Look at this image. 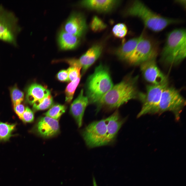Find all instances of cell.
<instances>
[{"label": "cell", "mask_w": 186, "mask_h": 186, "mask_svg": "<svg viewBox=\"0 0 186 186\" xmlns=\"http://www.w3.org/2000/svg\"><path fill=\"white\" fill-rule=\"evenodd\" d=\"M113 86L109 68L100 64L87 81L86 96L89 103L96 104Z\"/></svg>", "instance_id": "277c9868"}, {"label": "cell", "mask_w": 186, "mask_h": 186, "mask_svg": "<svg viewBox=\"0 0 186 186\" xmlns=\"http://www.w3.org/2000/svg\"><path fill=\"white\" fill-rule=\"evenodd\" d=\"M89 103L88 98L84 95L83 90L82 89L78 96L71 105L70 112L79 127L82 125L84 111Z\"/></svg>", "instance_id": "4fadbf2b"}, {"label": "cell", "mask_w": 186, "mask_h": 186, "mask_svg": "<svg viewBox=\"0 0 186 186\" xmlns=\"http://www.w3.org/2000/svg\"><path fill=\"white\" fill-rule=\"evenodd\" d=\"M80 38L63 29L60 31L58 35L57 41L59 47L63 50L74 49L80 43Z\"/></svg>", "instance_id": "e0dca14e"}, {"label": "cell", "mask_w": 186, "mask_h": 186, "mask_svg": "<svg viewBox=\"0 0 186 186\" xmlns=\"http://www.w3.org/2000/svg\"><path fill=\"white\" fill-rule=\"evenodd\" d=\"M82 135L86 144L89 148L107 145L105 119L90 123L83 130Z\"/></svg>", "instance_id": "ba28073f"}, {"label": "cell", "mask_w": 186, "mask_h": 186, "mask_svg": "<svg viewBox=\"0 0 186 186\" xmlns=\"http://www.w3.org/2000/svg\"><path fill=\"white\" fill-rule=\"evenodd\" d=\"M137 77L126 76L113 86L96 104L97 110L102 108L112 109L118 108L131 99L138 98Z\"/></svg>", "instance_id": "6da1fadb"}, {"label": "cell", "mask_w": 186, "mask_h": 186, "mask_svg": "<svg viewBox=\"0 0 186 186\" xmlns=\"http://www.w3.org/2000/svg\"><path fill=\"white\" fill-rule=\"evenodd\" d=\"M35 128L38 134L45 138L53 136L59 132L58 121L47 116L42 117L39 119Z\"/></svg>", "instance_id": "7c38bea8"}, {"label": "cell", "mask_w": 186, "mask_h": 186, "mask_svg": "<svg viewBox=\"0 0 186 186\" xmlns=\"http://www.w3.org/2000/svg\"><path fill=\"white\" fill-rule=\"evenodd\" d=\"M90 26L93 31L98 32L105 29L106 25L101 19L95 16L93 17L91 20Z\"/></svg>", "instance_id": "cb8c5ba5"}, {"label": "cell", "mask_w": 186, "mask_h": 186, "mask_svg": "<svg viewBox=\"0 0 186 186\" xmlns=\"http://www.w3.org/2000/svg\"><path fill=\"white\" fill-rule=\"evenodd\" d=\"M50 95V91L40 84L34 83L27 89L26 95L27 102L30 104Z\"/></svg>", "instance_id": "ac0fdd59"}, {"label": "cell", "mask_w": 186, "mask_h": 186, "mask_svg": "<svg viewBox=\"0 0 186 186\" xmlns=\"http://www.w3.org/2000/svg\"><path fill=\"white\" fill-rule=\"evenodd\" d=\"M119 1L112 0H83L81 2L82 6L89 9L102 12L112 10L119 3Z\"/></svg>", "instance_id": "2e32d148"}, {"label": "cell", "mask_w": 186, "mask_h": 186, "mask_svg": "<svg viewBox=\"0 0 186 186\" xmlns=\"http://www.w3.org/2000/svg\"><path fill=\"white\" fill-rule=\"evenodd\" d=\"M34 119V116L33 112L28 107H26L21 120L25 122H32Z\"/></svg>", "instance_id": "83f0119b"}, {"label": "cell", "mask_w": 186, "mask_h": 186, "mask_svg": "<svg viewBox=\"0 0 186 186\" xmlns=\"http://www.w3.org/2000/svg\"><path fill=\"white\" fill-rule=\"evenodd\" d=\"M18 19L12 12L0 6V39L17 45L16 37L21 28Z\"/></svg>", "instance_id": "52a82bcc"}, {"label": "cell", "mask_w": 186, "mask_h": 186, "mask_svg": "<svg viewBox=\"0 0 186 186\" xmlns=\"http://www.w3.org/2000/svg\"><path fill=\"white\" fill-rule=\"evenodd\" d=\"M185 104V100L179 91L173 87L167 86L162 93L158 113L171 112L174 114L175 119L178 120Z\"/></svg>", "instance_id": "5b68a950"}, {"label": "cell", "mask_w": 186, "mask_h": 186, "mask_svg": "<svg viewBox=\"0 0 186 186\" xmlns=\"http://www.w3.org/2000/svg\"><path fill=\"white\" fill-rule=\"evenodd\" d=\"M44 115L46 116L57 120L64 113L66 107L64 105L57 104L51 106Z\"/></svg>", "instance_id": "44dd1931"}, {"label": "cell", "mask_w": 186, "mask_h": 186, "mask_svg": "<svg viewBox=\"0 0 186 186\" xmlns=\"http://www.w3.org/2000/svg\"><path fill=\"white\" fill-rule=\"evenodd\" d=\"M14 107L15 112L21 119L25 109L24 106L20 104Z\"/></svg>", "instance_id": "f546056e"}, {"label": "cell", "mask_w": 186, "mask_h": 186, "mask_svg": "<svg viewBox=\"0 0 186 186\" xmlns=\"http://www.w3.org/2000/svg\"><path fill=\"white\" fill-rule=\"evenodd\" d=\"M11 95L14 107L20 104L23 100L24 93L16 87L11 89Z\"/></svg>", "instance_id": "484cf974"}, {"label": "cell", "mask_w": 186, "mask_h": 186, "mask_svg": "<svg viewBox=\"0 0 186 186\" xmlns=\"http://www.w3.org/2000/svg\"><path fill=\"white\" fill-rule=\"evenodd\" d=\"M140 69L144 79L151 84H160L167 82L166 76L157 66L155 58L141 64Z\"/></svg>", "instance_id": "30bf717a"}, {"label": "cell", "mask_w": 186, "mask_h": 186, "mask_svg": "<svg viewBox=\"0 0 186 186\" xmlns=\"http://www.w3.org/2000/svg\"><path fill=\"white\" fill-rule=\"evenodd\" d=\"M16 125L10 124L0 121V141L8 140L12 136V133Z\"/></svg>", "instance_id": "ffe728a7"}, {"label": "cell", "mask_w": 186, "mask_h": 186, "mask_svg": "<svg viewBox=\"0 0 186 186\" xmlns=\"http://www.w3.org/2000/svg\"><path fill=\"white\" fill-rule=\"evenodd\" d=\"M87 26L84 17L81 14L73 13L65 22L63 30L80 37L85 33Z\"/></svg>", "instance_id": "8fae6325"}, {"label": "cell", "mask_w": 186, "mask_h": 186, "mask_svg": "<svg viewBox=\"0 0 186 186\" xmlns=\"http://www.w3.org/2000/svg\"><path fill=\"white\" fill-rule=\"evenodd\" d=\"M52 98L50 95L38 100L33 104V108L35 111L43 110L51 107L53 104Z\"/></svg>", "instance_id": "7402d4cb"}, {"label": "cell", "mask_w": 186, "mask_h": 186, "mask_svg": "<svg viewBox=\"0 0 186 186\" xmlns=\"http://www.w3.org/2000/svg\"><path fill=\"white\" fill-rule=\"evenodd\" d=\"M81 77L76 80L71 81L66 87L65 90L66 101L70 103L72 99L75 91L78 86Z\"/></svg>", "instance_id": "603a6c76"}, {"label": "cell", "mask_w": 186, "mask_h": 186, "mask_svg": "<svg viewBox=\"0 0 186 186\" xmlns=\"http://www.w3.org/2000/svg\"><path fill=\"white\" fill-rule=\"evenodd\" d=\"M127 14L140 19L145 26L155 32L161 31L168 26L180 23L177 19L162 16L151 10L143 2L134 1L126 10Z\"/></svg>", "instance_id": "7a4b0ae2"}, {"label": "cell", "mask_w": 186, "mask_h": 186, "mask_svg": "<svg viewBox=\"0 0 186 186\" xmlns=\"http://www.w3.org/2000/svg\"><path fill=\"white\" fill-rule=\"evenodd\" d=\"M134 51L127 60L130 64H141L149 60L156 58L157 47L154 42L143 33Z\"/></svg>", "instance_id": "9c48e42d"}, {"label": "cell", "mask_w": 186, "mask_h": 186, "mask_svg": "<svg viewBox=\"0 0 186 186\" xmlns=\"http://www.w3.org/2000/svg\"><path fill=\"white\" fill-rule=\"evenodd\" d=\"M185 1H177L176 2L178 3L179 4H181L183 6L185 7V2H184Z\"/></svg>", "instance_id": "4dcf8cb0"}, {"label": "cell", "mask_w": 186, "mask_h": 186, "mask_svg": "<svg viewBox=\"0 0 186 186\" xmlns=\"http://www.w3.org/2000/svg\"><path fill=\"white\" fill-rule=\"evenodd\" d=\"M185 29H175L167 35L165 43L161 53V59L171 65L179 64L186 57Z\"/></svg>", "instance_id": "3957f363"}, {"label": "cell", "mask_w": 186, "mask_h": 186, "mask_svg": "<svg viewBox=\"0 0 186 186\" xmlns=\"http://www.w3.org/2000/svg\"><path fill=\"white\" fill-rule=\"evenodd\" d=\"M108 144L113 141L123 123L124 120L121 117L118 111L105 119Z\"/></svg>", "instance_id": "9a60e30c"}, {"label": "cell", "mask_w": 186, "mask_h": 186, "mask_svg": "<svg viewBox=\"0 0 186 186\" xmlns=\"http://www.w3.org/2000/svg\"><path fill=\"white\" fill-rule=\"evenodd\" d=\"M167 86V82L160 84H150L146 86L145 93H139L138 99L142 103V107L138 117L148 114L158 113L162 93Z\"/></svg>", "instance_id": "8992f818"}, {"label": "cell", "mask_w": 186, "mask_h": 186, "mask_svg": "<svg viewBox=\"0 0 186 186\" xmlns=\"http://www.w3.org/2000/svg\"><path fill=\"white\" fill-rule=\"evenodd\" d=\"M92 181L93 186H98L95 179L94 177H93Z\"/></svg>", "instance_id": "1f68e13d"}, {"label": "cell", "mask_w": 186, "mask_h": 186, "mask_svg": "<svg viewBox=\"0 0 186 186\" xmlns=\"http://www.w3.org/2000/svg\"><path fill=\"white\" fill-rule=\"evenodd\" d=\"M103 50L101 45H93L78 60L82 67V74H84L100 56Z\"/></svg>", "instance_id": "5bb4252c"}, {"label": "cell", "mask_w": 186, "mask_h": 186, "mask_svg": "<svg viewBox=\"0 0 186 186\" xmlns=\"http://www.w3.org/2000/svg\"><path fill=\"white\" fill-rule=\"evenodd\" d=\"M57 77L58 80L62 82L69 81L67 70H63L60 71L57 74Z\"/></svg>", "instance_id": "f1b7e54d"}, {"label": "cell", "mask_w": 186, "mask_h": 186, "mask_svg": "<svg viewBox=\"0 0 186 186\" xmlns=\"http://www.w3.org/2000/svg\"><path fill=\"white\" fill-rule=\"evenodd\" d=\"M140 36L130 39L124 43L116 50L115 54L120 59L127 60L138 42Z\"/></svg>", "instance_id": "d6986e66"}, {"label": "cell", "mask_w": 186, "mask_h": 186, "mask_svg": "<svg viewBox=\"0 0 186 186\" xmlns=\"http://www.w3.org/2000/svg\"><path fill=\"white\" fill-rule=\"evenodd\" d=\"M81 66H71L67 70L68 72L69 80L71 82L76 80L81 77L80 71Z\"/></svg>", "instance_id": "4316f807"}, {"label": "cell", "mask_w": 186, "mask_h": 186, "mask_svg": "<svg viewBox=\"0 0 186 186\" xmlns=\"http://www.w3.org/2000/svg\"><path fill=\"white\" fill-rule=\"evenodd\" d=\"M127 30V28L125 24L122 23H119L114 26L112 28V32L115 37L122 38L126 35Z\"/></svg>", "instance_id": "d4e9b609"}]
</instances>
